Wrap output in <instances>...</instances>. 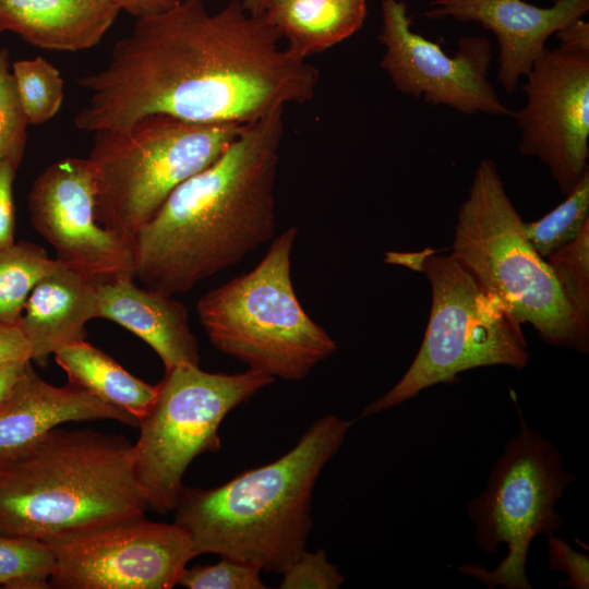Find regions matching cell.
Instances as JSON below:
<instances>
[{
    "label": "cell",
    "instance_id": "1",
    "mask_svg": "<svg viewBox=\"0 0 589 589\" xmlns=\"http://www.w3.org/2000/svg\"><path fill=\"white\" fill-rule=\"evenodd\" d=\"M280 40L265 14L249 13L240 0L214 13L203 0H177L136 19L108 63L79 79L88 98L74 125L121 129L149 115L247 124L305 104L320 73Z\"/></svg>",
    "mask_w": 589,
    "mask_h": 589
},
{
    "label": "cell",
    "instance_id": "2",
    "mask_svg": "<svg viewBox=\"0 0 589 589\" xmlns=\"http://www.w3.org/2000/svg\"><path fill=\"white\" fill-rule=\"evenodd\" d=\"M283 117L277 109L244 124L212 165L170 193L134 236V279L172 297L272 239Z\"/></svg>",
    "mask_w": 589,
    "mask_h": 589
},
{
    "label": "cell",
    "instance_id": "3",
    "mask_svg": "<svg viewBox=\"0 0 589 589\" xmlns=\"http://www.w3.org/2000/svg\"><path fill=\"white\" fill-rule=\"evenodd\" d=\"M352 422L326 414L275 461L216 488L184 486L175 522L187 531L197 555L218 554L283 574L305 550L315 483Z\"/></svg>",
    "mask_w": 589,
    "mask_h": 589
},
{
    "label": "cell",
    "instance_id": "4",
    "mask_svg": "<svg viewBox=\"0 0 589 589\" xmlns=\"http://www.w3.org/2000/svg\"><path fill=\"white\" fill-rule=\"evenodd\" d=\"M123 435L55 428L0 459V532L46 539L145 515Z\"/></svg>",
    "mask_w": 589,
    "mask_h": 589
},
{
    "label": "cell",
    "instance_id": "5",
    "mask_svg": "<svg viewBox=\"0 0 589 589\" xmlns=\"http://www.w3.org/2000/svg\"><path fill=\"white\" fill-rule=\"evenodd\" d=\"M298 227L271 244L250 272L206 292L196 304L212 345L274 380L301 381L337 346L304 311L291 280Z\"/></svg>",
    "mask_w": 589,
    "mask_h": 589
},
{
    "label": "cell",
    "instance_id": "6",
    "mask_svg": "<svg viewBox=\"0 0 589 589\" xmlns=\"http://www.w3.org/2000/svg\"><path fill=\"white\" fill-rule=\"evenodd\" d=\"M496 164L480 161L454 229L450 255L546 344L587 353L546 260L532 248Z\"/></svg>",
    "mask_w": 589,
    "mask_h": 589
},
{
    "label": "cell",
    "instance_id": "7",
    "mask_svg": "<svg viewBox=\"0 0 589 589\" xmlns=\"http://www.w3.org/2000/svg\"><path fill=\"white\" fill-rule=\"evenodd\" d=\"M386 263L424 273L432 305L422 345L402 377L359 418L396 407L468 370L507 365L524 369L530 353L521 324L449 254L387 252Z\"/></svg>",
    "mask_w": 589,
    "mask_h": 589
},
{
    "label": "cell",
    "instance_id": "8",
    "mask_svg": "<svg viewBox=\"0 0 589 589\" xmlns=\"http://www.w3.org/2000/svg\"><path fill=\"white\" fill-rule=\"evenodd\" d=\"M243 125L149 115L127 128L94 132L87 160L100 224L133 245L170 193L212 165Z\"/></svg>",
    "mask_w": 589,
    "mask_h": 589
},
{
    "label": "cell",
    "instance_id": "9",
    "mask_svg": "<svg viewBox=\"0 0 589 589\" xmlns=\"http://www.w3.org/2000/svg\"><path fill=\"white\" fill-rule=\"evenodd\" d=\"M274 381L251 369L236 374L192 364L166 370L133 444L134 473L148 509L175 510L189 465L219 450L218 429L226 416Z\"/></svg>",
    "mask_w": 589,
    "mask_h": 589
},
{
    "label": "cell",
    "instance_id": "10",
    "mask_svg": "<svg viewBox=\"0 0 589 589\" xmlns=\"http://www.w3.org/2000/svg\"><path fill=\"white\" fill-rule=\"evenodd\" d=\"M519 425L492 468L485 489L467 508L480 550L492 554L502 544L508 550L493 569L478 564L458 567L488 588H532L526 574L529 546L537 536L561 529L564 518L556 505L577 478L563 469L561 454L553 443L524 417H519Z\"/></svg>",
    "mask_w": 589,
    "mask_h": 589
},
{
    "label": "cell",
    "instance_id": "11",
    "mask_svg": "<svg viewBox=\"0 0 589 589\" xmlns=\"http://www.w3.org/2000/svg\"><path fill=\"white\" fill-rule=\"evenodd\" d=\"M555 35L558 46L526 75L514 118L519 152L543 164L566 196L589 170V23L577 19Z\"/></svg>",
    "mask_w": 589,
    "mask_h": 589
},
{
    "label": "cell",
    "instance_id": "12",
    "mask_svg": "<svg viewBox=\"0 0 589 589\" xmlns=\"http://www.w3.org/2000/svg\"><path fill=\"white\" fill-rule=\"evenodd\" d=\"M52 551L56 589H171L197 553L176 522L145 515L44 539Z\"/></svg>",
    "mask_w": 589,
    "mask_h": 589
},
{
    "label": "cell",
    "instance_id": "13",
    "mask_svg": "<svg viewBox=\"0 0 589 589\" xmlns=\"http://www.w3.org/2000/svg\"><path fill=\"white\" fill-rule=\"evenodd\" d=\"M377 39L384 47L381 68L398 92L465 115L515 116L488 79L492 46L486 37L464 36L448 56L413 32L404 1L381 0Z\"/></svg>",
    "mask_w": 589,
    "mask_h": 589
},
{
    "label": "cell",
    "instance_id": "14",
    "mask_svg": "<svg viewBox=\"0 0 589 589\" xmlns=\"http://www.w3.org/2000/svg\"><path fill=\"white\" fill-rule=\"evenodd\" d=\"M35 230L67 261L98 277L133 276V245L96 214V184L87 158L67 157L33 182L27 200Z\"/></svg>",
    "mask_w": 589,
    "mask_h": 589
},
{
    "label": "cell",
    "instance_id": "15",
    "mask_svg": "<svg viewBox=\"0 0 589 589\" xmlns=\"http://www.w3.org/2000/svg\"><path fill=\"white\" fill-rule=\"evenodd\" d=\"M588 11L589 0H554L545 8L524 0H433L424 16L473 22L490 31L498 46L496 79L512 94L546 49L548 39Z\"/></svg>",
    "mask_w": 589,
    "mask_h": 589
},
{
    "label": "cell",
    "instance_id": "16",
    "mask_svg": "<svg viewBox=\"0 0 589 589\" xmlns=\"http://www.w3.org/2000/svg\"><path fill=\"white\" fill-rule=\"evenodd\" d=\"M97 317L112 321L145 341L160 358L165 370L200 363L199 345L187 308L171 296L139 287L131 275L100 278L96 292Z\"/></svg>",
    "mask_w": 589,
    "mask_h": 589
},
{
    "label": "cell",
    "instance_id": "17",
    "mask_svg": "<svg viewBox=\"0 0 589 589\" xmlns=\"http://www.w3.org/2000/svg\"><path fill=\"white\" fill-rule=\"evenodd\" d=\"M93 420L139 426L132 414L76 386L57 387L47 383L28 362L12 396L0 408V459L29 447L63 423Z\"/></svg>",
    "mask_w": 589,
    "mask_h": 589
},
{
    "label": "cell",
    "instance_id": "18",
    "mask_svg": "<svg viewBox=\"0 0 589 589\" xmlns=\"http://www.w3.org/2000/svg\"><path fill=\"white\" fill-rule=\"evenodd\" d=\"M103 277L60 259L32 290L17 326L31 348V360L45 366L61 347L85 339L96 318V292Z\"/></svg>",
    "mask_w": 589,
    "mask_h": 589
},
{
    "label": "cell",
    "instance_id": "19",
    "mask_svg": "<svg viewBox=\"0 0 589 589\" xmlns=\"http://www.w3.org/2000/svg\"><path fill=\"white\" fill-rule=\"evenodd\" d=\"M121 12L116 0H0V33L37 48L74 52L98 45Z\"/></svg>",
    "mask_w": 589,
    "mask_h": 589
},
{
    "label": "cell",
    "instance_id": "20",
    "mask_svg": "<svg viewBox=\"0 0 589 589\" xmlns=\"http://www.w3.org/2000/svg\"><path fill=\"white\" fill-rule=\"evenodd\" d=\"M287 40V51L306 60L356 34L368 14L366 0H268L263 12Z\"/></svg>",
    "mask_w": 589,
    "mask_h": 589
},
{
    "label": "cell",
    "instance_id": "21",
    "mask_svg": "<svg viewBox=\"0 0 589 589\" xmlns=\"http://www.w3.org/2000/svg\"><path fill=\"white\" fill-rule=\"evenodd\" d=\"M53 357L67 373L69 384L132 414L139 421L156 397V385L135 377L85 339L61 347Z\"/></svg>",
    "mask_w": 589,
    "mask_h": 589
},
{
    "label": "cell",
    "instance_id": "22",
    "mask_svg": "<svg viewBox=\"0 0 589 589\" xmlns=\"http://www.w3.org/2000/svg\"><path fill=\"white\" fill-rule=\"evenodd\" d=\"M53 263L43 247L27 241L0 250V323L17 324L32 290Z\"/></svg>",
    "mask_w": 589,
    "mask_h": 589
},
{
    "label": "cell",
    "instance_id": "23",
    "mask_svg": "<svg viewBox=\"0 0 589 589\" xmlns=\"http://www.w3.org/2000/svg\"><path fill=\"white\" fill-rule=\"evenodd\" d=\"M589 221V170L575 189L550 213L537 221H522V230L537 253L548 260L572 242Z\"/></svg>",
    "mask_w": 589,
    "mask_h": 589
},
{
    "label": "cell",
    "instance_id": "24",
    "mask_svg": "<svg viewBox=\"0 0 589 589\" xmlns=\"http://www.w3.org/2000/svg\"><path fill=\"white\" fill-rule=\"evenodd\" d=\"M581 339L589 345V221L548 260Z\"/></svg>",
    "mask_w": 589,
    "mask_h": 589
},
{
    "label": "cell",
    "instance_id": "25",
    "mask_svg": "<svg viewBox=\"0 0 589 589\" xmlns=\"http://www.w3.org/2000/svg\"><path fill=\"white\" fill-rule=\"evenodd\" d=\"M55 557L45 540L0 532V588L50 589Z\"/></svg>",
    "mask_w": 589,
    "mask_h": 589
},
{
    "label": "cell",
    "instance_id": "26",
    "mask_svg": "<svg viewBox=\"0 0 589 589\" xmlns=\"http://www.w3.org/2000/svg\"><path fill=\"white\" fill-rule=\"evenodd\" d=\"M11 73L28 124L45 123L59 112L64 97L63 80L52 63L43 57L17 60Z\"/></svg>",
    "mask_w": 589,
    "mask_h": 589
},
{
    "label": "cell",
    "instance_id": "27",
    "mask_svg": "<svg viewBox=\"0 0 589 589\" xmlns=\"http://www.w3.org/2000/svg\"><path fill=\"white\" fill-rule=\"evenodd\" d=\"M9 51L0 49V163L21 164L27 140L28 122L19 101Z\"/></svg>",
    "mask_w": 589,
    "mask_h": 589
},
{
    "label": "cell",
    "instance_id": "28",
    "mask_svg": "<svg viewBox=\"0 0 589 589\" xmlns=\"http://www.w3.org/2000/svg\"><path fill=\"white\" fill-rule=\"evenodd\" d=\"M212 565L184 567L178 584L189 589H264L261 569L225 556Z\"/></svg>",
    "mask_w": 589,
    "mask_h": 589
},
{
    "label": "cell",
    "instance_id": "29",
    "mask_svg": "<svg viewBox=\"0 0 589 589\" xmlns=\"http://www.w3.org/2000/svg\"><path fill=\"white\" fill-rule=\"evenodd\" d=\"M281 575V589H336L344 582L323 549L313 553L304 550Z\"/></svg>",
    "mask_w": 589,
    "mask_h": 589
},
{
    "label": "cell",
    "instance_id": "30",
    "mask_svg": "<svg viewBox=\"0 0 589 589\" xmlns=\"http://www.w3.org/2000/svg\"><path fill=\"white\" fill-rule=\"evenodd\" d=\"M546 536L550 568L563 572L567 576V580L561 581V585L574 589H588L589 556L574 550L554 533Z\"/></svg>",
    "mask_w": 589,
    "mask_h": 589
},
{
    "label": "cell",
    "instance_id": "31",
    "mask_svg": "<svg viewBox=\"0 0 589 589\" xmlns=\"http://www.w3.org/2000/svg\"><path fill=\"white\" fill-rule=\"evenodd\" d=\"M17 168L10 160L0 163V250L15 242L13 181Z\"/></svg>",
    "mask_w": 589,
    "mask_h": 589
},
{
    "label": "cell",
    "instance_id": "32",
    "mask_svg": "<svg viewBox=\"0 0 589 589\" xmlns=\"http://www.w3.org/2000/svg\"><path fill=\"white\" fill-rule=\"evenodd\" d=\"M16 360H31L29 345L17 325L0 323V363Z\"/></svg>",
    "mask_w": 589,
    "mask_h": 589
},
{
    "label": "cell",
    "instance_id": "33",
    "mask_svg": "<svg viewBox=\"0 0 589 589\" xmlns=\"http://www.w3.org/2000/svg\"><path fill=\"white\" fill-rule=\"evenodd\" d=\"M28 362H31V360H16L0 363V408L12 396Z\"/></svg>",
    "mask_w": 589,
    "mask_h": 589
},
{
    "label": "cell",
    "instance_id": "34",
    "mask_svg": "<svg viewBox=\"0 0 589 589\" xmlns=\"http://www.w3.org/2000/svg\"><path fill=\"white\" fill-rule=\"evenodd\" d=\"M120 10L127 11L136 19L163 11L177 0H116Z\"/></svg>",
    "mask_w": 589,
    "mask_h": 589
},
{
    "label": "cell",
    "instance_id": "35",
    "mask_svg": "<svg viewBox=\"0 0 589 589\" xmlns=\"http://www.w3.org/2000/svg\"><path fill=\"white\" fill-rule=\"evenodd\" d=\"M245 11L253 15L262 14L268 0H240Z\"/></svg>",
    "mask_w": 589,
    "mask_h": 589
}]
</instances>
